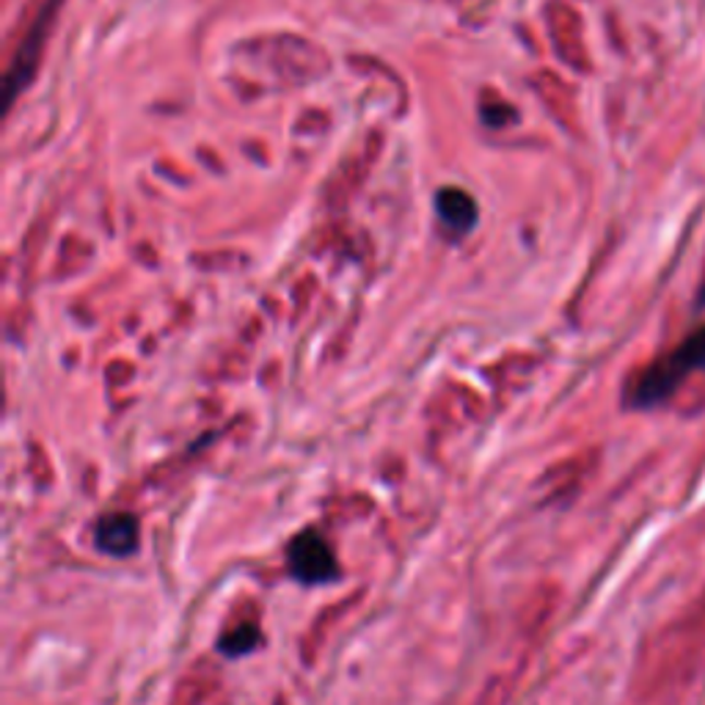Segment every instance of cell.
Instances as JSON below:
<instances>
[{
    "label": "cell",
    "instance_id": "cell-1",
    "mask_svg": "<svg viewBox=\"0 0 705 705\" xmlns=\"http://www.w3.org/2000/svg\"><path fill=\"white\" fill-rule=\"evenodd\" d=\"M697 369H705V326L689 333L672 353L642 369L629 389L631 409H651L672 394Z\"/></svg>",
    "mask_w": 705,
    "mask_h": 705
},
{
    "label": "cell",
    "instance_id": "cell-2",
    "mask_svg": "<svg viewBox=\"0 0 705 705\" xmlns=\"http://www.w3.org/2000/svg\"><path fill=\"white\" fill-rule=\"evenodd\" d=\"M287 562H290L292 576L304 584H326L339 576L333 548L317 530H306L292 537L287 548Z\"/></svg>",
    "mask_w": 705,
    "mask_h": 705
},
{
    "label": "cell",
    "instance_id": "cell-3",
    "mask_svg": "<svg viewBox=\"0 0 705 705\" xmlns=\"http://www.w3.org/2000/svg\"><path fill=\"white\" fill-rule=\"evenodd\" d=\"M94 543H97L99 551L113 554V557H127L138 548V519L127 513L99 519L97 530H94Z\"/></svg>",
    "mask_w": 705,
    "mask_h": 705
},
{
    "label": "cell",
    "instance_id": "cell-4",
    "mask_svg": "<svg viewBox=\"0 0 705 705\" xmlns=\"http://www.w3.org/2000/svg\"><path fill=\"white\" fill-rule=\"evenodd\" d=\"M438 210H441L443 221H447L449 227L461 229V232H466L474 223L472 198L461 191H443L441 196H438Z\"/></svg>",
    "mask_w": 705,
    "mask_h": 705
},
{
    "label": "cell",
    "instance_id": "cell-5",
    "mask_svg": "<svg viewBox=\"0 0 705 705\" xmlns=\"http://www.w3.org/2000/svg\"><path fill=\"white\" fill-rule=\"evenodd\" d=\"M257 642H259V631L254 629V625H238V629L229 631V634L218 642V647H221L227 656H243V653L254 651Z\"/></svg>",
    "mask_w": 705,
    "mask_h": 705
},
{
    "label": "cell",
    "instance_id": "cell-6",
    "mask_svg": "<svg viewBox=\"0 0 705 705\" xmlns=\"http://www.w3.org/2000/svg\"><path fill=\"white\" fill-rule=\"evenodd\" d=\"M703 301H705V287H703Z\"/></svg>",
    "mask_w": 705,
    "mask_h": 705
}]
</instances>
